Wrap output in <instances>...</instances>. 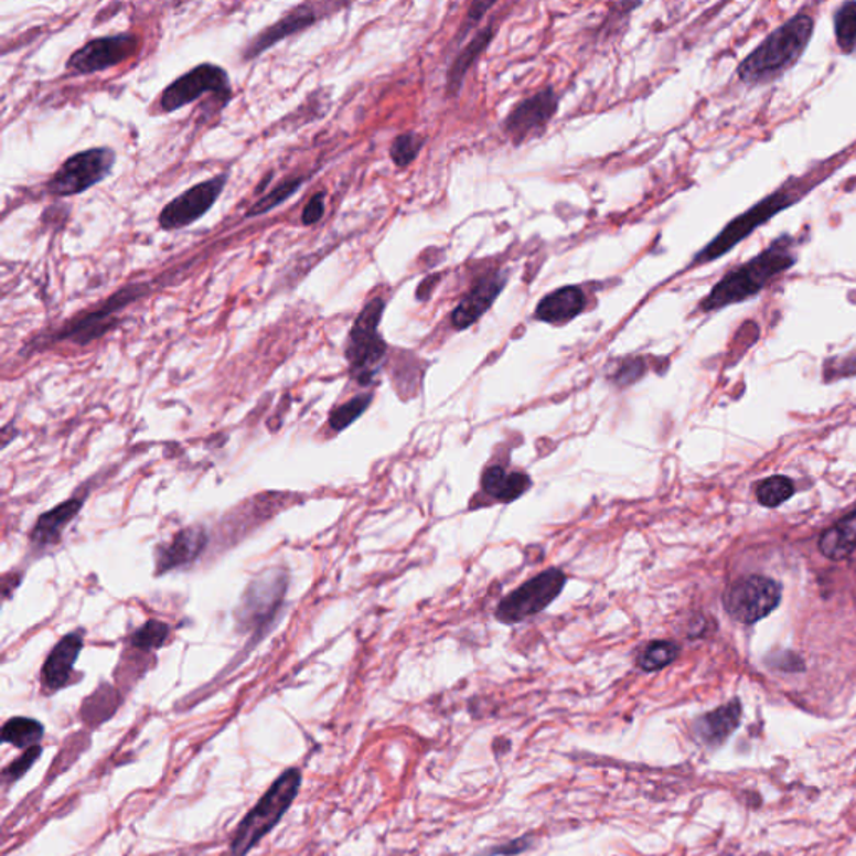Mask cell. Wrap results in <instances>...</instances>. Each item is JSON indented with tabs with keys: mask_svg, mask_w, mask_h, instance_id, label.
Returning <instances> with one entry per match:
<instances>
[{
	"mask_svg": "<svg viewBox=\"0 0 856 856\" xmlns=\"http://www.w3.org/2000/svg\"><path fill=\"white\" fill-rule=\"evenodd\" d=\"M84 646V631L64 635L42 666V684L51 693L63 689L73 677L74 666Z\"/></svg>",
	"mask_w": 856,
	"mask_h": 856,
	"instance_id": "2e32d148",
	"label": "cell"
},
{
	"mask_svg": "<svg viewBox=\"0 0 856 856\" xmlns=\"http://www.w3.org/2000/svg\"><path fill=\"white\" fill-rule=\"evenodd\" d=\"M44 732V725L38 719L18 716L2 726V741L19 749L34 748V746H41Z\"/></svg>",
	"mask_w": 856,
	"mask_h": 856,
	"instance_id": "d4e9b609",
	"label": "cell"
},
{
	"mask_svg": "<svg viewBox=\"0 0 856 856\" xmlns=\"http://www.w3.org/2000/svg\"><path fill=\"white\" fill-rule=\"evenodd\" d=\"M767 664L773 670L784 671V673H800L805 670V664L796 654L784 651V653H773L768 656Z\"/></svg>",
	"mask_w": 856,
	"mask_h": 856,
	"instance_id": "8d00e7d4",
	"label": "cell"
},
{
	"mask_svg": "<svg viewBox=\"0 0 856 856\" xmlns=\"http://www.w3.org/2000/svg\"><path fill=\"white\" fill-rule=\"evenodd\" d=\"M41 746H34V748L24 749V753H22L21 757L15 758V760L12 761L8 768H6L2 777H4L6 781L21 780V778L24 777V774L28 773L32 767H34L35 761L41 758Z\"/></svg>",
	"mask_w": 856,
	"mask_h": 856,
	"instance_id": "e575fe53",
	"label": "cell"
},
{
	"mask_svg": "<svg viewBox=\"0 0 856 856\" xmlns=\"http://www.w3.org/2000/svg\"><path fill=\"white\" fill-rule=\"evenodd\" d=\"M836 42L845 54L856 51V2H845L833 15Z\"/></svg>",
	"mask_w": 856,
	"mask_h": 856,
	"instance_id": "83f0119b",
	"label": "cell"
},
{
	"mask_svg": "<svg viewBox=\"0 0 856 856\" xmlns=\"http://www.w3.org/2000/svg\"><path fill=\"white\" fill-rule=\"evenodd\" d=\"M207 546V534L203 527L183 528L173 539L158 547L156 574H167L180 567L190 566Z\"/></svg>",
	"mask_w": 856,
	"mask_h": 856,
	"instance_id": "e0dca14e",
	"label": "cell"
},
{
	"mask_svg": "<svg viewBox=\"0 0 856 856\" xmlns=\"http://www.w3.org/2000/svg\"><path fill=\"white\" fill-rule=\"evenodd\" d=\"M680 656V646L673 641H653L639 653L638 666L646 673L664 670Z\"/></svg>",
	"mask_w": 856,
	"mask_h": 856,
	"instance_id": "4316f807",
	"label": "cell"
},
{
	"mask_svg": "<svg viewBox=\"0 0 856 856\" xmlns=\"http://www.w3.org/2000/svg\"><path fill=\"white\" fill-rule=\"evenodd\" d=\"M818 174V173H816ZM813 173L812 178H791L787 184L780 188V190L771 193L770 196L761 200L760 203L755 204L751 210L742 213L738 218L732 220L709 245H706L698 255L694 256L691 261L689 268L694 266H703L706 263L716 261V259L725 256L726 253L731 252L736 245L742 242L746 236L751 235L758 226L764 225L770 222L773 216H777L781 211L790 207L791 204L798 203V200L805 196L806 193L813 190V186L822 183L825 178H816Z\"/></svg>",
	"mask_w": 856,
	"mask_h": 856,
	"instance_id": "3957f363",
	"label": "cell"
},
{
	"mask_svg": "<svg viewBox=\"0 0 856 856\" xmlns=\"http://www.w3.org/2000/svg\"><path fill=\"white\" fill-rule=\"evenodd\" d=\"M170 625L163 621H148L131 635V644L136 650H161L170 638Z\"/></svg>",
	"mask_w": 856,
	"mask_h": 856,
	"instance_id": "f546056e",
	"label": "cell"
},
{
	"mask_svg": "<svg viewBox=\"0 0 856 856\" xmlns=\"http://www.w3.org/2000/svg\"><path fill=\"white\" fill-rule=\"evenodd\" d=\"M139 45L141 42L138 35L131 32L93 39L74 52L66 66L76 74L100 73L131 60L139 51Z\"/></svg>",
	"mask_w": 856,
	"mask_h": 856,
	"instance_id": "5bb4252c",
	"label": "cell"
},
{
	"mask_svg": "<svg viewBox=\"0 0 856 856\" xmlns=\"http://www.w3.org/2000/svg\"><path fill=\"white\" fill-rule=\"evenodd\" d=\"M318 15L314 12L313 6L301 4L297 9L285 15L283 19L277 22V24L266 28L265 31L259 32L245 51V60H253L258 57L259 54L266 51V49L274 47L278 42L283 39L290 38V35L298 34V32L304 31L317 22Z\"/></svg>",
	"mask_w": 856,
	"mask_h": 856,
	"instance_id": "ac0fdd59",
	"label": "cell"
},
{
	"mask_svg": "<svg viewBox=\"0 0 856 856\" xmlns=\"http://www.w3.org/2000/svg\"><path fill=\"white\" fill-rule=\"evenodd\" d=\"M434 280H436V278H428V280L421 281V285L417 290L418 300H427V298L430 297V293H432V287L436 285L434 283Z\"/></svg>",
	"mask_w": 856,
	"mask_h": 856,
	"instance_id": "60d3db41",
	"label": "cell"
},
{
	"mask_svg": "<svg viewBox=\"0 0 856 856\" xmlns=\"http://www.w3.org/2000/svg\"><path fill=\"white\" fill-rule=\"evenodd\" d=\"M226 181H228V176L220 174V176L211 178L203 183L194 184L193 188L174 197L159 213L158 223L161 229L176 232V229L186 228V226L203 218L204 214L222 196Z\"/></svg>",
	"mask_w": 856,
	"mask_h": 856,
	"instance_id": "7c38bea8",
	"label": "cell"
},
{
	"mask_svg": "<svg viewBox=\"0 0 856 856\" xmlns=\"http://www.w3.org/2000/svg\"><path fill=\"white\" fill-rule=\"evenodd\" d=\"M425 139L417 132H405L397 136L390 148V158L395 167L405 168L414 163L424 148Z\"/></svg>",
	"mask_w": 856,
	"mask_h": 856,
	"instance_id": "836d02e7",
	"label": "cell"
},
{
	"mask_svg": "<svg viewBox=\"0 0 856 856\" xmlns=\"http://www.w3.org/2000/svg\"><path fill=\"white\" fill-rule=\"evenodd\" d=\"M856 549V511L826 528L820 537V550L832 560L846 559Z\"/></svg>",
	"mask_w": 856,
	"mask_h": 856,
	"instance_id": "cb8c5ba5",
	"label": "cell"
},
{
	"mask_svg": "<svg viewBox=\"0 0 856 856\" xmlns=\"http://www.w3.org/2000/svg\"><path fill=\"white\" fill-rule=\"evenodd\" d=\"M118 706L119 694L111 686H100L84 703L83 718L90 725H99L104 719L111 718Z\"/></svg>",
	"mask_w": 856,
	"mask_h": 856,
	"instance_id": "484cf974",
	"label": "cell"
},
{
	"mask_svg": "<svg viewBox=\"0 0 856 856\" xmlns=\"http://www.w3.org/2000/svg\"><path fill=\"white\" fill-rule=\"evenodd\" d=\"M494 6L495 2H473V4L470 6L469 12H467L466 22H463L462 28H460L459 38L460 35L463 38V35H466L480 19L484 18Z\"/></svg>",
	"mask_w": 856,
	"mask_h": 856,
	"instance_id": "ab89813d",
	"label": "cell"
},
{
	"mask_svg": "<svg viewBox=\"0 0 856 856\" xmlns=\"http://www.w3.org/2000/svg\"><path fill=\"white\" fill-rule=\"evenodd\" d=\"M648 372L646 359L642 356H628L621 360L616 366L614 372L609 375V381L619 388H628L638 384Z\"/></svg>",
	"mask_w": 856,
	"mask_h": 856,
	"instance_id": "d6a6232c",
	"label": "cell"
},
{
	"mask_svg": "<svg viewBox=\"0 0 856 856\" xmlns=\"http://www.w3.org/2000/svg\"><path fill=\"white\" fill-rule=\"evenodd\" d=\"M505 283L507 280L499 271L480 277L453 310L452 317H450L453 329L462 332V330L475 325L477 321L491 310L492 304L504 290Z\"/></svg>",
	"mask_w": 856,
	"mask_h": 856,
	"instance_id": "9a60e30c",
	"label": "cell"
},
{
	"mask_svg": "<svg viewBox=\"0 0 856 856\" xmlns=\"http://www.w3.org/2000/svg\"><path fill=\"white\" fill-rule=\"evenodd\" d=\"M531 846V839L527 836L522 838L512 839V842L505 843V845L494 846V848L488 849L482 853L484 856H515L518 853H524L525 849Z\"/></svg>",
	"mask_w": 856,
	"mask_h": 856,
	"instance_id": "f35d334b",
	"label": "cell"
},
{
	"mask_svg": "<svg viewBox=\"0 0 856 856\" xmlns=\"http://www.w3.org/2000/svg\"><path fill=\"white\" fill-rule=\"evenodd\" d=\"M83 505V497H74L49 512H44L32 527L31 537H29L31 546L42 550L60 544L64 528L76 518Z\"/></svg>",
	"mask_w": 856,
	"mask_h": 856,
	"instance_id": "ffe728a7",
	"label": "cell"
},
{
	"mask_svg": "<svg viewBox=\"0 0 856 856\" xmlns=\"http://www.w3.org/2000/svg\"><path fill=\"white\" fill-rule=\"evenodd\" d=\"M794 238L790 235L774 239L767 249L729 270L709 291L708 297L699 303V311L713 313L729 304L751 300L767 288L774 278L790 270L796 263L793 252Z\"/></svg>",
	"mask_w": 856,
	"mask_h": 856,
	"instance_id": "6da1fadb",
	"label": "cell"
},
{
	"mask_svg": "<svg viewBox=\"0 0 856 856\" xmlns=\"http://www.w3.org/2000/svg\"><path fill=\"white\" fill-rule=\"evenodd\" d=\"M482 491L497 502L511 504L531 489L532 480L524 472H509L504 467L492 466L484 470L480 480Z\"/></svg>",
	"mask_w": 856,
	"mask_h": 856,
	"instance_id": "7402d4cb",
	"label": "cell"
},
{
	"mask_svg": "<svg viewBox=\"0 0 856 856\" xmlns=\"http://www.w3.org/2000/svg\"><path fill=\"white\" fill-rule=\"evenodd\" d=\"M852 375H856V353L838 356V359L826 360V381H835V378L839 377H852Z\"/></svg>",
	"mask_w": 856,
	"mask_h": 856,
	"instance_id": "d590c367",
	"label": "cell"
},
{
	"mask_svg": "<svg viewBox=\"0 0 856 856\" xmlns=\"http://www.w3.org/2000/svg\"><path fill=\"white\" fill-rule=\"evenodd\" d=\"M815 31V19L798 12L755 49L738 69L739 79L748 86L770 84L798 63L809 47Z\"/></svg>",
	"mask_w": 856,
	"mask_h": 856,
	"instance_id": "7a4b0ae2",
	"label": "cell"
},
{
	"mask_svg": "<svg viewBox=\"0 0 856 856\" xmlns=\"http://www.w3.org/2000/svg\"><path fill=\"white\" fill-rule=\"evenodd\" d=\"M793 480L783 475L770 477V479L763 480L757 489L758 502L770 509L783 504L788 499L793 497Z\"/></svg>",
	"mask_w": 856,
	"mask_h": 856,
	"instance_id": "f1b7e54d",
	"label": "cell"
},
{
	"mask_svg": "<svg viewBox=\"0 0 856 856\" xmlns=\"http://www.w3.org/2000/svg\"><path fill=\"white\" fill-rule=\"evenodd\" d=\"M742 706L739 699H732L728 705L719 706L715 711L706 713L694 721V735L699 741L716 748L731 736L741 721Z\"/></svg>",
	"mask_w": 856,
	"mask_h": 856,
	"instance_id": "44dd1931",
	"label": "cell"
},
{
	"mask_svg": "<svg viewBox=\"0 0 856 856\" xmlns=\"http://www.w3.org/2000/svg\"><path fill=\"white\" fill-rule=\"evenodd\" d=\"M557 109H559V96L553 87H546L534 96L525 97L524 100L515 104L514 109L504 119L505 135L511 138L514 146H522L524 142L539 138L553 121Z\"/></svg>",
	"mask_w": 856,
	"mask_h": 856,
	"instance_id": "8fae6325",
	"label": "cell"
},
{
	"mask_svg": "<svg viewBox=\"0 0 856 856\" xmlns=\"http://www.w3.org/2000/svg\"><path fill=\"white\" fill-rule=\"evenodd\" d=\"M587 297L576 285L557 288L543 298L535 308L534 317L549 325H566L586 310Z\"/></svg>",
	"mask_w": 856,
	"mask_h": 856,
	"instance_id": "d6986e66",
	"label": "cell"
},
{
	"mask_svg": "<svg viewBox=\"0 0 856 856\" xmlns=\"http://www.w3.org/2000/svg\"><path fill=\"white\" fill-rule=\"evenodd\" d=\"M323 214H325V193L320 191V193H314L311 200L308 201L307 206L303 207L301 223L304 226L317 225L323 218Z\"/></svg>",
	"mask_w": 856,
	"mask_h": 856,
	"instance_id": "74e56055",
	"label": "cell"
},
{
	"mask_svg": "<svg viewBox=\"0 0 856 856\" xmlns=\"http://www.w3.org/2000/svg\"><path fill=\"white\" fill-rule=\"evenodd\" d=\"M206 93L218 94L225 103L232 96L228 74L216 64H200L173 81L161 96V109L164 113L180 111L181 107L194 103Z\"/></svg>",
	"mask_w": 856,
	"mask_h": 856,
	"instance_id": "30bf717a",
	"label": "cell"
},
{
	"mask_svg": "<svg viewBox=\"0 0 856 856\" xmlns=\"http://www.w3.org/2000/svg\"><path fill=\"white\" fill-rule=\"evenodd\" d=\"M290 577L281 567L263 570L243 592L235 611L236 628L255 642L265 635L283 608Z\"/></svg>",
	"mask_w": 856,
	"mask_h": 856,
	"instance_id": "8992f818",
	"label": "cell"
},
{
	"mask_svg": "<svg viewBox=\"0 0 856 856\" xmlns=\"http://www.w3.org/2000/svg\"><path fill=\"white\" fill-rule=\"evenodd\" d=\"M145 285H131L126 287L125 290L118 291L113 295L107 303L99 310L89 311V313L83 314L77 320L71 321L67 325H64L60 332L56 333L54 340H67V342L76 343V345H89L94 340L100 339L106 335L109 330L115 329L118 325V318L116 313L121 311L126 304L135 301L136 298L141 297L145 293Z\"/></svg>",
	"mask_w": 856,
	"mask_h": 856,
	"instance_id": "4fadbf2b",
	"label": "cell"
},
{
	"mask_svg": "<svg viewBox=\"0 0 856 856\" xmlns=\"http://www.w3.org/2000/svg\"><path fill=\"white\" fill-rule=\"evenodd\" d=\"M566 582V574L556 567L537 574L499 602L495 619L504 624H518L541 614L559 598Z\"/></svg>",
	"mask_w": 856,
	"mask_h": 856,
	"instance_id": "52a82bcc",
	"label": "cell"
},
{
	"mask_svg": "<svg viewBox=\"0 0 856 856\" xmlns=\"http://www.w3.org/2000/svg\"><path fill=\"white\" fill-rule=\"evenodd\" d=\"M494 35L495 29L492 28V25H488V28L479 31V34L460 51L459 56L456 57L452 66H450L449 74H447V94H449V96L456 97L457 94H459L467 73L472 69L475 61L482 56V52L491 45Z\"/></svg>",
	"mask_w": 856,
	"mask_h": 856,
	"instance_id": "603a6c76",
	"label": "cell"
},
{
	"mask_svg": "<svg viewBox=\"0 0 856 856\" xmlns=\"http://www.w3.org/2000/svg\"><path fill=\"white\" fill-rule=\"evenodd\" d=\"M303 178H291V180L285 181L280 186L275 188L270 193L265 194L261 200L256 201L248 211H246V218H253V216H261V214L268 213V211L277 207L278 204L285 203L288 197L293 196L301 184H303Z\"/></svg>",
	"mask_w": 856,
	"mask_h": 856,
	"instance_id": "1f68e13d",
	"label": "cell"
},
{
	"mask_svg": "<svg viewBox=\"0 0 856 856\" xmlns=\"http://www.w3.org/2000/svg\"><path fill=\"white\" fill-rule=\"evenodd\" d=\"M781 602V584L764 576L736 580L726 589L723 606L729 618L742 624H755L770 616Z\"/></svg>",
	"mask_w": 856,
	"mask_h": 856,
	"instance_id": "9c48e42d",
	"label": "cell"
},
{
	"mask_svg": "<svg viewBox=\"0 0 856 856\" xmlns=\"http://www.w3.org/2000/svg\"><path fill=\"white\" fill-rule=\"evenodd\" d=\"M372 404V395H359V397L352 398L346 404L340 405L335 410L330 414L329 424L332 427L333 432H343L345 428H349L353 421L359 420L366 408Z\"/></svg>",
	"mask_w": 856,
	"mask_h": 856,
	"instance_id": "4dcf8cb0",
	"label": "cell"
},
{
	"mask_svg": "<svg viewBox=\"0 0 856 856\" xmlns=\"http://www.w3.org/2000/svg\"><path fill=\"white\" fill-rule=\"evenodd\" d=\"M384 313V298H373L360 311L350 330L345 349L346 362L350 377L362 387H368L375 382L387 359L388 346L378 330Z\"/></svg>",
	"mask_w": 856,
	"mask_h": 856,
	"instance_id": "5b68a950",
	"label": "cell"
},
{
	"mask_svg": "<svg viewBox=\"0 0 856 856\" xmlns=\"http://www.w3.org/2000/svg\"><path fill=\"white\" fill-rule=\"evenodd\" d=\"M301 771L288 768L242 820L232 839V856H246L278 825L300 793Z\"/></svg>",
	"mask_w": 856,
	"mask_h": 856,
	"instance_id": "277c9868",
	"label": "cell"
},
{
	"mask_svg": "<svg viewBox=\"0 0 856 856\" xmlns=\"http://www.w3.org/2000/svg\"><path fill=\"white\" fill-rule=\"evenodd\" d=\"M115 164L116 152L113 149H87L66 159L63 167L47 181L45 188L54 196H74L106 180Z\"/></svg>",
	"mask_w": 856,
	"mask_h": 856,
	"instance_id": "ba28073f",
	"label": "cell"
}]
</instances>
